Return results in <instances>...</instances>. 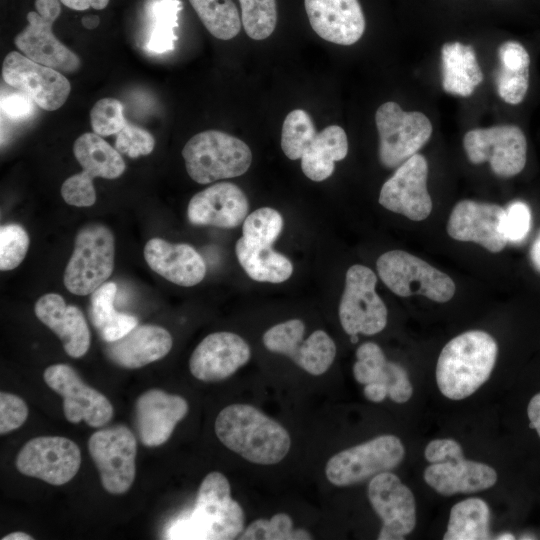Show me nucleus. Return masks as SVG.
I'll list each match as a JSON object with an SVG mask.
<instances>
[{
    "label": "nucleus",
    "instance_id": "f257e3e1",
    "mask_svg": "<svg viewBox=\"0 0 540 540\" xmlns=\"http://www.w3.org/2000/svg\"><path fill=\"white\" fill-rule=\"evenodd\" d=\"M215 433L228 449L255 464H277L291 446L290 435L280 423L247 404L222 409Z\"/></svg>",
    "mask_w": 540,
    "mask_h": 540
},
{
    "label": "nucleus",
    "instance_id": "f03ea898",
    "mask_svg": "<svg viewBox=\"0 0 540 540\" xmlns=\"http://www.w3.org/2000/svg\"><path fill=\"white\" fill-rule=\"evenodd\" d=\"M244 512L232 499L228 479L220 472L202 480L194 508L174 520L167 539L231 540L244 528Z\"/></svg>",
    "mask_w": 540,
    "mask_h": 540
},
{
    "label": "nucleus",
    "instance_id": "7ed1b4c3",
    "mask_svg": "<svg viewBox=\"0 0 540 540\" xmlns=\"http://www.w3.org/2000/svg\"><path fill=\"white\" fill-rule=\"evenodd\" d=\"M498 353L494 338L480 330L464 332L442 349L436 366L441 393L451 400L467 398L490 377Z\"/></svg>",
    "mask_w": 540,
    "mask_h": 540
},
{
    "label": "nucleus",
    "instance_id": "20e7f679",
    "mask_svg": "<svg viewBox=\"0 0 540 540\" xmlns=\"http://www.w3.org/2000/svg\"><path fill=\"white\" fill-rule=\"evenodd\" d=\"M182 156L188 175L199 184L241 176L252 163V152L244 141L218 130L194 135Z\"/></svg>",
    "mask_w": 540,
    "mask_h": 540
},
{
    "label": "nucleus",
    "instance_id": "39448f33",
    "mask_svg": "<svg viewBox=\"0 0 540 540\" xmlns=\"http://www.w3.org/2000/svg\"><path fill=\"white\" fill-rule=\"evenodd\" d=\"M115 240L111 230L100 223L82 227L64 272L68 291L83 296L92 294L107 281L114 269Z\"/></svg>",
    "mask_w": 540,
    "mask_h": 540
},
{
    "label": "nucleus",
    "instance_id": "423d86ee",
    "mask_svg": "<svg viewBox=\"0 0 540 540\" xmlns=\"http://www.w3.org/2000/svg\"><path fill=\"white\" fill-rule=\"evenodd\" d=\"M376 267L383 283L398 296L423 295L443 303L455 294V284L448 275L408 252H386L377 259Z\"/></svg>",
    "mask_w": 540,
    "mask_h": 540
},
{
    "label": "nucleus",
    "instance_id": "0eeeda50",
    "mask_svg": "<svg viewBox=\"0 0 540 540\" xmlns=\"http://www.w3.org/2000/svg\"><path fill=\"white\" fill-rule=\"evenodd\" d=\"M73 153L83 171L64 181L61 195L69 205L89 207L96 201L93 179L120 177L125 171V162L120 152L96 133L79 136L74 142Z\"/></svg>",
    "mask_w": 540,
    "mask_h": 540
},
{
    "label": "nucleus",
    "instance_id": "6e6552de",
    "mask_svg": "<svg viewBox=\"0 0 540 540\" xmlns=\"http://www.w3.org/2000/svg\"><path fill=\"white\" fill-rule=\"evenodd\" d=\"M404 456L405 448L398 437L381 435L332 456L325 474L335 486H350L396 468Z\"/></svg>",
    "mask_w": 540,
    "mask_h": 540
},
{
    "label": "nucleus",
    "instance_id": "1a4fd4ad",
    "mask_svg": "<svg viewBox=\"0 0 540 540\" xmlns=\"http://www.w3.org/2000/svg\"><path fill=\"white\" fill-rule=\"evenodd\" d=\"M379 134V159L394 168L415 155L432 134L428 117L417 111L406 112L393 101L379 106L375 114Z\"/></svg>",
    "mask_w": 540,
    "mask_h": 540
},
{
    "label": "nucleus",
    "instance_id": "9d476101",
    "mask_svg": "<svg viewBox=\"0 0 540 540\" xmlns=\"http://www.w3.org/2000/svg\"><path fill=\"white\" fill-rule=\"evenodd\" d=\"M377 278L363 265L351 266L339 304V319L348 335H374L387 324V308L375 291Z\"/></svg>",
    "mask_w": 540,
    "mask_h": 540
},
{
    "label": "nucleus",
    "instance_id": "9b49d317",
    "mask_svg": "<svg viewBox=\"0 0 540 540\" xmlns=\"http://www.w3.org/2000/svg\"><path fill=\"white\" fill-rule=\"evenodd\" d=\"M88 449L100 475L103 488L114 495L124 494L133 484L137 441L124 425H116L93 433Z\"/></svg>",
    "mask_w": 540,
    "mask_h": 540
},
{
    "label": "nucleus",
    "instance_id": "f8f14e48",
    "mask_svg": "<svg viewBox=\"0 0 540 540\" xmlns=\"http://www.w3.org/2000/svg\"><path fill=\"white\" fill-rule=\"evenodd\" d=\"M463 146L470 162H489L491 170L499 177H513L526 164V137L515 125L472 129L465 134Z\"/></svg>",
    "mask_w": 540,
    "mask_h": 540
},
{
    "label": "nucleus",
    "instance_id": "ddd939ff",
    "mask_svg": "<svg viewBox=\"0 0 540 540\" xmlns=\"http://www.w3.org/2000/svg\"><path fill=\"white\" fill-rule=\"evenodd\" d=\"M81 465V452L72 440L41 436L29 440L16 459L18 471L26 476L60 486L69 482Z\"/></svg>",
    "mask_w": 540,
    "mask_h": 540
},
{
    "label": "nucleus",
    "instance_id": "4468645a",
    "mask_svg": "<svg viewBox=\"0 0 540 540\" xmlns=\"http://www.w3.org/2000/svg\"><path fill=\"white\" fill-rule=\"evenodd\" d=\"M46 384L63 398V411L70 423L84 420L91 427H101L113 416V406L101 392L83 382L67 364H54L43 374Z\"/></svg>",
    "mask_w": 540,
    "mask_h": 540
},
{
    "label": "nucleus",
    "instance_id": "2eb2a0df",
    "mask_svg": "<svg viewBox=\"0 0 540 540\" xmlns=\"http://www.w3.org/2000/svg\"><path fill=\"white\" fill-rule=\"evenodd\" d=\"M2 77L7 84L47 111L59 109L71 90L69 81L58 70L36 63L15 51L5 57Z\"/></svg>",
    "mask_w": 540,
    "mask_h": 540
},
{
    "label": "nucleus",
    "instance_id": "dca6fc26",
    "mask_svg": "<svg viewBox=\"0 0 540 540\" xmlns=\"http://www.w3.org/2000/svg\"><path fill=\"white\" fill-rule=\"evenodd\" d=\"M427 177L428 163L423 155L416 153L398 166L383 184L379 195L380 205L410 220H425L432 210Z\"/></svg>",
    "mask_w": 540,
    "mask_h": 540
},
{
    "label": "nucleus",
    "instance_id": "f3484780",
    "mask_svg": "<svg viewBox=\"0 0 540 540\" xmlns=\"http://www.w3.org/2000/svg\"><path fill=\"white\" fill-rule=\"evenodd\" d=\"M368 498L383 525L379 540L404 539L416 525V504L412 491L393 473L386 471L372 477Z\"/></svg>",
    "mask_w": 540,
    "mask_h": 540
},
{
    "label": "nucleus",
    "instance_id": "a211bd4d",
    "mask_svg": "<svg viewBox=\"0 0 540 540\" xmlns=\"http://www.w3.org/2000/svg\"><path fill=\"white\" fill-rule=\"evenodd\" d=\"M304 332L305 325L300 319L280 323L271 334L270 350L289 357L314 376L321 375L332 365L336 345L323 330L314 331L306 340H303Z\"/></svg>",
    "mask_w": 540,
    "mask_h": 540
},
{
    "label": "nucleus",
    "instance_id": "6ab92c4d",
    "mask_svg": "<svg viewBox=\"0 0 540 540\" xmlns=\"http://www.w3.org/2000/svg\"><path fill=\"white\" fill-rule=\"evenodd\" d=\"M505 209L497 204L462 200L451 211L447 233L458 241L475 242L490 252L507 244L503 230Z\"/></svg>",
    "mask_w": 540,
    "mask_h": 540
},
{
    "label": "nucleus",
    "instance_id": "aec40b11",
    "mask_svg": "<svg viewBox=\"0 0 540 540\" xmlns=\"http://www.w3.org/2000/svg\"><path fill=\"white\" fill-rule=\"evenodd\" d=\"M247 342L232 332L206 336L193 351L189 368L192 375L205 382H217L233 375L250 359Z\"/></svg>",
    "mask_w": 540,
    "mask_h": 540
},
{
    "label": "nucleus",
    "instance_id": "412c9836",
    "mask_svg": "<svg viewBox=\"0 0 540 540\" xmlns=\"http://www.w3.org/2000/svg\"><path fill=\"white\" fill-rule=\"evenodd\" d=\"M187 401L160 389L142 393L135 404V422L144 446L157 447L171 436L175 426L188 413Z\"/></svg>",
    "mask_w": 540,
    "mask_h": 540
},
{
    "label": "nucleus",
    "instance_id": "4be33fe9",
    "mask_svg": "<svg viewBox=\"0 0 540 540\" xmlns=\"http://www.w3.org/2000/svg\"><path fill=\"white\" fill-rule=\"evenodd\" d=\"M248 210L245 193L233 183L220 182L191 198L187 218L194 225L234 228L244 222Z\"/></svg>",
    "mask_w": 540,
    "mask_h": 540
},
{
    "label": "nucleus",
    "instance_id": "5701e85b",
    "mask_svg": "<svg viewBox=\"0 0 540 540\" xmlns=\"http://www.w3.org/2000/svg\"><path fill=\"white\" fill-rule=\"evenodd\" d=\"M304 6L312 29L328 42L352 45L365 31L358 0H304Z\"/></svg>",
    "mask_w": 540,
    "mask_h": 540
},
{
    "label": "nucleus",
    "instance_id": "b1692460",
    "mask_svg": "<svg viewBox=\"0 0 540 540\" xmlns=\"http://www.w3.org/2000/svg\"><path fill=\"white\" fill-rule=\"evenodd\" d=\"M27 20L28 25L14 39L16 47L26 57L65 73H73L80 68V58L54 35L53 21L34 11L27 14Z\"/></svg>",
    "mask_w": 540,
    "mask_h": 540
},
{
    "label": "nucleus",
    "instance_id": "393cba45",
    "mask_svg": "<svg viewBox=\"0 0 540 540\" xmlns=\"http://www.w3.org/2000/svg\"><path fill=\"white\" fill-rule=\"evenodd\" d=\"M144 257L154 272L179 286H194L206 275L204 259L189 244L152 238L144 247Z\"/></svg>",
    "mask_w": 540,
    "mask_h": 540
},
{
    "label": "nucleus",
    "instance_id": "a878e982",
    "mask_svg": "<svg viewBox=\"0 0 540 540\" xmlns=\"http://www.w3.org/2000/svg\"><path fill=\"white\" fill-rule=\"evenodd\" d=\"M34 312L37 318L58 336L69 356L80 358L87 353L90 347V331L78 307L66 305L59 294L48 293L37 300Z\"/></svg>",
    "mask_w": 540,
    "mask_h": 540
},
{
    "label": "nucleus",
    "instance_id": "bb28decb",
    "mask_svg": "<svg viewBox=\"0 0 540 540\" xmlns=\"http://www.w3.org/2000/svg\"><path fill=\"white\" fill-rule=\"evenodd\" d=\"M424 480L437 493L451 496L486 490L496 483L497 473L487 464L466 460L462 456L431 463L424 471Z\"/></svg>",
    "mask_w": 540,
    "mask_h": 540
},
{
    "label": "nucleus",
    "instance_id": "cd10ccee",
    "mask_svg": "<svg viewBox=\"0 0 540 540\" xmlns=\"http://www.w3.org/2000/svg\"><path fill=\"white\" fill-rule=\"evenodd\" d=\"M172 343L171 334L165 328L137 325L120 339L107 342L106 353L116 365L136 369L165 357Z\"/></svg>",
    "mask_w": 540,
    "mask_h": 540
},
{
    "label": "nucleus",
    "instance_id": "c85d7f7f",
    "mask_svg": "<svg viewBox=\"0 0 540 540\" xmlns=\"http://www.w3.org/2000/svg\"><path fill=\"white\" fill-rule=\"evenodd\" d=\"M347 153L348 139L344 129L329 125L309 140L301 157V169L310 180L323 181L333 174L335 162L343 160Z\"/></svg>",
    "mask_w": 540,
    "mask_h": 540
},
{
    "label": "nucleus",
    "instance_id": "c756f323",
    "mask_svg": "<svg viewBox=\"0 0 540 540\" xmlns=\"http://www.w3.org/2000/svg\"><path fill=\"white\" fill-rule=\"evenodd\" d=\"M442 86L445 92L468 97L483 81V73L471 45L445 43L441 49Z\"/></svg>",
    "mask_w": 540,
    "mask_h": 540
},
{
    "label": "nucleus",
    "instance_id": "7c9ffc66",
    "mask_svg": "<svg viewBox=\"0 0 540 540\" xmlns=\"http://www.w3.org/2000/svg\"><path fill=\"white\" fill-rule=\"evenodd\" d=\"M498 57L500 66L494 74L497 92L506 103L517 105L528 91L530 56L521 43L506 41L499 46Z\"/></svg>",
    "mask_w": 540,
    "mask_h": 540
},
{
    "label": "nucleus",
    "instance_id": "2f4dec72",
    "mask_svg": "<svg viewBox=\"0 0 540 540\" xmlns=\"http://www.w3.org/2000/svg\"><path fill=\"white\" fill-rule=\"evenodd\" d=\"M236 256L247 275L259 282L281 283L293 272V265L271 246L254 244L241 237L235 246Z\"/></svg>",
    "mask_w": 540,
    "mask_h": 540
},
{
    "label": "nucleus",
    "instance_id": "473e14b6",
    "mask_svg": "<svg viewBox=\"0 0 540 540\" xmlns=\"http://www.w3.org/2000/svg\"><path fill=\"white\" fill-rule=\"evenodd\" d=\"M116 293V283L106 281L91 294L90 320L105 342L120 339L138 325L135 316L115 311Z\"/></svg>",
    "mask_w": 540,
    "mask_h": 540
},
{
    "label": "nucleus",
    "instance_id": "72a5a7b5",
    "mask_svg": "<svg viewBox=\"0 0 540 540\" xmlns=\"http://www.w3.org/2000/svg\"><path fill=\"white\" fill-rule=\"evenodd\" d=\"M490 512L480 498H468L455 504L450 511L445 540H486L489 534Z\"/></svg>",
    "mask_w": 540,
    "mask_h": 540
},
{
    "label": "nucleus",
    "instance_id": "f704fd0d",
    "mask_svg": "<svg viewBox=\"0 0 540 540\" xmlns=\"http://www.w3.org/2000/svg\"><path fill=\"white\" fill-rule=\"evenodd\" d=\"M180 9L178 0H155L149 5L150 29L145 43L149 52L161 54L174 49Z\"/></svg>",
    "mask_w": 540,
    "mask_h": 540
},
{
    "label": "nucleus",
    "instance_id": "c9c22d12",
    "mask_svg": "<svg viewBox=\"0 0 540 540\" xmlns=\"http://www.w3.org/2000/svg\"><path fill=\"white\" fill-rule=\"evenodd\" d=\"M205 28L215 38L230 40L237 36L242 21L232 0H189Z\"/></svg>",
    "mask_w": 540,
    "mask_h": 540
},
{
    "label": "nucleus",
    "instance_id": "e433bc0d",
    "mask_svg": "<svg viewBox=\"0 0 540 540\" xmlns=\"http://www.w3.org/2000/svg\"><path fill=\"white\" fill-rule=\"evenodd\" d=\"M310 115L303 109H294L287 114L282 126L281 148L290 160L301 159L312 136L316 133Z\"/></svg>",
    "mask_w": 540,
    "mask_h": 540
},
{
    "label": "nucleus",
    "instance_id": "4c0bfd02",
    "mask_svg": "<svg viewBox=\"0 0 540 540\" xmlns=\"http://www.w3.org/2000/svg\"><path fill=\"white\" fill-rule=\"evenodd\" d=\"M241 21L246 34L254 40H264L277 24L276 0H239Z\"/></svg>",
    "mask_w": 540,
    "mask_h": 540
},
{
    "label": "nucleus",
    "instance_id": "58836bf2",
    "mask_svg": "<svg viewBox=\"0 0 540 540\" xmlns=\"http://www.w3.org/2000/svg\"><path fill=\"white\" fill-rule=\"evenodd\" d=\"M283 228L281 214L273 208L262 207L249 214L243 222V238L254 244L272 246Z\"/></svg>",
    "mask_w": 540,
    "mask_h": 540
},
{
    "label": "nucleus",
    "instance_id": "ea45409f",
    "mask_svg": "<svg viewBox=\"0 0 540 540\" xmlns=\"http://www.w3.org/2000/svg\"><path fill=\"white\" fill-rule=\"evenodd\" d=\"M241 540H292L312 539L304 529H293V522L285 513L275 514L270 520L258 519L251 523L239 537Z\"/></svg>",
    "mask_w": 540,
    "mask_h": 540
},
{
    "label": "nucleus",
    "instance_id": "a19ab883",
    "mask_svg": "<svg viewBox=\"0 0 540 540\" xmlns=\"http://www.w3.org/2000/svg\"><path fill=\"white\" fill-rule=\"evenodd\" d=\"M29 248V236L19 224H6L0 228V269L16 268L25 258Z\"/></svg>",
    "mask_w": 540,
    "mask_h": 540
},
{
    "label": "nucleus",
    "instance_id": "79ce46f5",
    "mask_svg": "<svg viewBox=\"0 0 540 540\" xmlns=\"http://www.w3.org/2000/svg\"><path fill=\"white\" fill-rule=\"evenodd\" d=\"M122 103L114 98L98 100L91 109L90 121L94 133L109 136L119 133L127 124Z\"/></svg>",
    "mask_w": 540,
    "mask_h": 540
},
{
    "label": "nucleus",
    "instance_id": "37998d69",
    "mask_svg": "<svg viewBox=\"0 0 540 540\" xmlns=\"http://www.w3.org/2000/svg\"><path fill=\"white\" fill-rule=\"evenodd\" d=\"M356 358L354 378L364 385L377 381L388 362L382 349L373 342L360 345L356 350Z\"/></svg>",
    "mask_w": 540,
    "mask_h": 540
},
{
    "label": "nucleus",
    "instance_id": "c03bdc74",
    "mask_svg": "<svg viewBox=\"0 0 540 540\" xmlns=\"http://www.w3.org/2000/svg\"><path fill=\"white\" fill-rule=\"evenodd\" d=\"M155 146L154 137L145 129L127 123L117 133L115 148L130 158L150 154Z\"/></svg>",
    "mask_w": 540,
    "mask_h": 540
},
{
    "label": "nucleus",
    "instance_id": "a18cd8bd",
    "mask_svg": "<svg viewBox=\"0 0 540 540\" xmlns=\"http://www.w3.org/2000/svg\"><path fill=\"white\" fill-rule=\"evenodd\" d=\"M388 388V396L396 403L407 402L413 393L412 384L405 369L397 363L387 362L378 380Z\"/></svg>",
    "mask_w": 540,
    "mask_h": 540
},
{
    "label": "nucleus",
    "instance_id": "49530a36",
    "mask_svg": "<svg viewBox=\"0 0 540 540\" xmlns=\"http://www.w3.org/2000/svg\"><path fill=\"white\" fill-rule=\"evenodd\" d=\"M530 225V209L524 202H513L505 209L503 230L508 242L522 241L527 236Z\"/></svg>",
    "mask_w": 540,
    "mask_h": 540
},
{
    "label": "nucleus",
    "instance_id": "de8ad7c7",
    "mask_svg": "<svg viewBox=\"0 0 540 540\" xmlns=\"http://www.w3.org/2000/svg\"><path fill=\"white\" fill-rule=\"evenodd\" d=\"M28 417V407L19 396L0 393V434H6L16 430L24 424Z\"/></svg>",
    "mask_w": 540,
    "mask_h": 540
},
{
    "label": "nucleus",
    "instance_id": "09e8293b",
    "mask_svg": "<svg viewBox=\"0 0 540 540\" xmlns=\"http://www.w3.org/2000/svg\"><path fill=\"white\" fill-rule=\"evenodd\" d=\"M32 100L22 92H14L1 97V112L15 121L28 118L32 111Z\"/></svg>",
    "mask_w": 540,
    "mask_h": 540
},
{
    "label": "nucleus",
    "instance_id": "8fccbe9b",
    "mask_svg": "<svg viewBox=\"0 0 540 540\" xmlns=\"http://www.w3.org/2000/svg\"><path fill=\"white\" fill-rule=\"evenodd\" d=\"M424 456L430 463H439L462 457L463 451L453 439H435L426 446Z\"/></svg>",
    "mask_w": 540,
    "mask_h": 540
},
{
    "label": "nucleus",
    "instance_id": "3c124183",
    "mask_svg": "<svg viewBox=\"0 0 540 540\" xmlns=\"http://www.w3.org/2000/svg\"><path fill=\"white\" fill-rule=\"evenodd\" d=\"M35 7L41 17L53 22L61 13L59 0H35Z\"/></svg>",
    "mask_w": 540,
    "mask_h": 540
},
{
    "label": "nucleus",
    "instance_id": "603ef678",
    "mask_svg": "<svg viewBox=\"0 0 540 540\" xmlns=\"http://www.w3.org/2000/svg\"><path fill=\"white\" fill-rule=\"evenodd\" d=\"M365 397L372 402H382L388 396V388L380 382H372L364 387Z\"/></svg>",
    "mask_w": 540,
    "mask_h": 540
},
{
    "label": "nucleus",
    "instance_id": "864d4df0",
    "mask_svg": "<svg viewBox=\"0 0 540 540\" xmlns=\"http://www.w3.org/2000/svg\"><path fill=\"white\" fill-rule=\"evenodd\" d=\"M530 427L534 428L540 437V393L534 395L527 407Z\"/></svg>",
    "mask_w": 540,
    "mask_h": 540
},
{
    "label": "nucleus",
    "instance_id": "5fc2aeb1",
    "mask_svg": "<svg viewBox=\"0 0 540 540\" xmlns=\"http://www.w3.org/2000/svg\"><path fill=\"white\" fill-rule=\"evenodd\" d=\"M530 258L535 269L540 272V232L532 244Z\"/></svg>",
    "mask_w": 540,
    "mask_h": 540
},
{
    "label": "nucleus",
    "instance_id": "6e6d98bb",
    "mask_svg": "<svg viewBox=\"0 0 540 540\" xmlns=\"http://www.w3.org/2000/svg\"><path fill=\"white\" fill-rule=\"evenodd\" d=\"M60 2L68 8L78 11L91 7V0H60Z\"/></svg>",
    "mask_w": 540,
    "mask_h": 540
},
{
    "label": "nucleus",
    "instance_id": "4d7b16f0",
    "mask_svg": "<svg viewBox=\"0 0 540 540\" xmlns=\"http://www.w3.org/2000/svg\"><path fill=\"white\" fill-rule=\"evenodd\" d=\"M81 22L85 28L94 29L99 25L100 19L97 15H87L82 18Z\"/></svg>",
    "mask_w": 540,
    "mask_h": 540
},
{
    "label": "nucleus",
    "instance_id": "13d9d810",
    "mask_svg": "<svg viewBox=\"0 0 540 540\" xmlns=\"http://www.w3.org/2000/svg\"><path fill=\"white\" fill-rule=\"evenodd\" d=\"M2 540H32L33 537L27 533L16 531L1 538Z\"/></svg>",
    "mask_w": 540,
    "mask_h": 540
},
{
    "label": "nucleus",
    "instance_id": "bf43d9fd",
    "mask_svg": "<svg viewBox=\"0 0 540 540\" xmlns=\"http://www.w3.org/2000/svg\"><path fill=\"white\" fill-rule=\"evenodd\" d=\"M109 3V0H91V7L96 10L104 9Z\"/></svg>",
    "mask_w": 540,
    "mask_h": 540
},
{
    "label": "nucleus",
    "instance_id": "052dcab7",
    "mask_svg": "<svg viewBox=\"0 0 540 540\" xmlns=\"http://www.w3.org/2000/svg\"><path fill=\"white\" fill-rule=\"evenodd\" d=\"M497 539H499V540H505V539L511 540V539H515V537L512 534H502L499 537H497Z\"/></svg>",
    "mask_w": 540,
    "mask_h": 540
},
{
    "label": "nucleus",
    "instance_id": "680f3d73",
    "mask_svg": "<svg viewBox=\"0 0 540 540\" xmlns=\"http://www.w3.org/2000/svg\"><path fill=\"white\" fill-rule=\"evenodd\" d=\"M350 339H351V342H352V343H357V341H358V335H351V336H350Z\"/></svg>",
    "mask_w": 540,
    "mask_h": 540
}]
</instances>
